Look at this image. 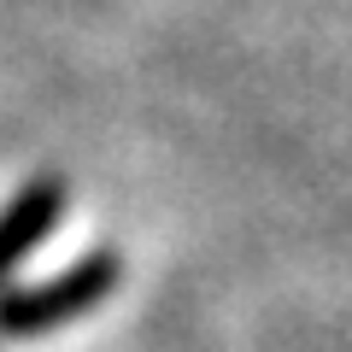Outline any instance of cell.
<instances>
[{
	"mask_svg": "<svg viewBox=\"0 0 352 352\" xmlns=\"http://www.w3.org/2000/svg\"><path fill=\"white\" fill-rule=\"evenodd\" d=\"M65 206H71V182H65V176H36V182L0 212V282H12V270L59 229Z\"/></svg>",
	"mask_w": 352,
	"mask_h": 352,
	"instance_id": "2",
	"label": "cell"
},
{
	"mask_svg": "<svg viewBox=\"0 0 352 352\" xmlns=\"http://www.w3.org/2000/svg\"><path fill=\"white\" fill-rule=\"evenodd\" d=\"M118 276H124V258L112 247L82 252L71 270H59L53 282L36 288H0V340H36L47 329H65L76 317H88L94 305L112 300Z\"/></svg>",
	"mask_w": 352,
	"mask_h": 352,
	"instance_id": "1",
	"label": "cell"
}]
</instances>
